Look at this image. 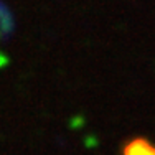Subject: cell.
Segmentation results:
<instances>
[{"label": "cell", "mask_w": 155, "mask_h": 155, "mask_svg": "<svg viewBox=\"0 0 155 155\" xmlns=\"http://www.w3.org/2000/svg\"><path fill=\"white\" fill-rule=\"evenodd\" d=\"M122 155H155V145L145 137H134L124 143Z\"/></svg>", "instance_id": "cell-1"}]
</instances>
